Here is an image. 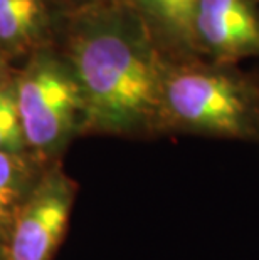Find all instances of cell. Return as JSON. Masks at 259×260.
Returning <instances> with one entry per match:
<instances>
[{"label": "cell", "instance_id": "1", "mask_svg": "<svg viewBox=\"0 0 259 260\" xmlns=\"http://www.w3.org/2000/svg\"><path fill=\"white\" fill-rule=\"evenodd\" d=\"M84 104V135H160L165 57L125 0L63 12L56 39Z\"/></svg>", "mask_w": 259, "mask_h": 260}, {"label": "cell", "instance_id": "2", "mask_svg": "<svg viewBox=\"0 0 259 260\" xmlns=\"http://www.w3.org/2000/svg\"><path fill=\"white\" fill-rule=\"evenodd\" d=\"M160 135L259 145V73L204 57L165 59Z\"/></svg>", "mask_w": 259, "mask_h": 260}, {"label": "cell", "instance_id": "3", "mask_svg": "<svg viewBox=\"0 0 259 260\" xmlns=\"http://www.w3.org/2000/svg\"><path fill=\"white\" fill-rule=\"evenodd\" d=\"M14 84L32 156L54 159L74 136L84 133V104L78 82L57 49L46 47L27 57Z\"/></svg>", "mask_w": 259, "mask_h": 260}, {"label": "cell", "instance_id": "4", "mask_svg": "<svg viewBox=\"0 0 259 260\" xmlns=\"http://www.w3.org/2000/svg\"><path fill=\"white\" fill-rule=\"evenodd\" d=\"M78 185L59 165L42 171L7 235V260H52L69 226Z\"/></svg>", "mask_w": 259, "mask_h": 260}, {"label": "cell", "instance_id": "5", "mask_svg": "<svg viewBox=\"0 0 259 260\" xmlns=\"http://www.w3.org/2000/svg\"><path fill=\"white\" fill-rule=\"evenodd\" d=\"M192 39L199 57L239 66L259 59L257 0H197Z\"/></svg>", "mask_w": 259, "mask_h": 260}, {"label": "cell", "instance_id": "6", "mask_svg": "<svg viewBox=\"0 0 259 260\" xmlns=\"http://www.w3.org/2000/svg\"><path fill=\"white\" fill-rule=\"evenodd\" d=\"M63 12L56 0H0V54L27 59L54 47Z\"/></svg>", "mask_w": 259, "mask_h": 260}, {"label": "cell", "instance_id": "7", "mask_svg": "<svg viewBox=\"0 0 259 260\" xmlns=\"http://www.w3.org/2000/svg\"><path fill=\"white\" fill-rule=\"evenodd\" d=\"M152 32L165 59L199 57L192 39L197 0H125Z\"/></svg>", "mask_w": 259, "mask_h": 260}, {"label": "cell", "instance_id": "8", "mask_svg": "<svg viewBox=\"0 0 259 260\" xmlns=\"http://www.w3.org/2000/svg\"><path fill=\"white\" fill-rule=\"evenodd\" d=\"M39 175L32 154L0 151V237L5 243L15 215Z\"/></svg>", "mask_w": 259, "mask_h": 260}, {"label": "cell", "instance_id": "9", "mask_svg": "<svg viewBox=\"0 0 259 260\" xmlns=\"http://www.w3.org/2000/svg\"><path fill=\"white\" fill-rule=\"evenodd\" d=\"M0 151L9 154H29L20 124L14 81L0 89Z\"/></svg>", "mask_w": 259, "mask_h": 260}, {"label": "cell", "instance_id": "10", "mask_svg": "<svg viewBox=\"0 0 259 260\" xmlns=\"http://www.w3.org/2000/svg\"><path fill=\"white\" fill-rule=\"evenodd\" d=\"M56 2L64 12H68V10H78L84 7H93V5H100V4L118 2V0H56Z\"/></svg>", "mask_w": 259, "mask_h": 260}, {"label": "cell", "instance_id": "11", "mask_svg": "<svg viewBox=\"0 0 259 260\" xmlns=\"http://www.w3.org/2000/svg\"><path fill=\"white\" fill-rule=\"evenodd\" d=\"M14 77L15 76L12 74V69H10V60L0 54V89L9 86L14 81Z\"/></svg>", "mask_w": 259, "mask_h": 260}, {"label": "cell", "instance_id": "12", "mask_svg": "<svg viewBox=\"0 0 259 260\" xmlns=\"http://www.w3.org/2000/svg\"><path fill=\"white\" fill-rule=\"evenodd\" d=\"M0 260H7V243L0 237Z\"/></svg>", "mask_w": 259, "mask_h": 260}, {"label": "cell", "instance_id": "13", "mask_svg": "<svg viewBox=\"0 0 259 260\" xmlns=\"http://www.w3.org/2000/svg\"><path fill=\"white\" fill-rule=\"evenodd\" d=\"M257 2H259V0H257Z\"/></svg>", "mask_w": 259, "mask_h": 260}]
</instances>
